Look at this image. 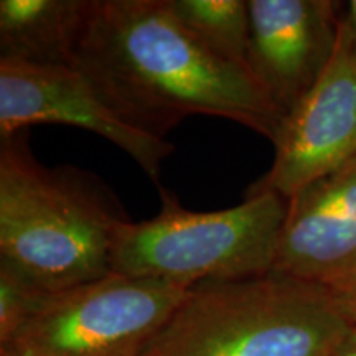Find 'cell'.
Returning <instances> with one entry per match:
<instances>
[{
  "mask_svg": "<svg viewBox=\"0 0 356 356\" xmlns=\"http://www.w3.org/2000/svg\"><path fill=\"white\" fill-rule=\"evenodd\" d=\"M74 68L126 121L162 139L195 114L239 122L273 144L284 124L248 66L204 48L165 0H89Z\"/></svg>",
  "mask_w": 356,
  "mask_h": 356,
  "instance_id": "obj_1",
  "label": "cell"
},
{
  "mask_svg": "<svg viewBox=\"0 0 356 356\" xmlns=\"http://www.w3.org/2000/svg\"><path fill=\"white\" fill-rule=\"evenodd\" d=\"M355 327L340 293L270 270L190 287L142 356H332Z\"/></svg>",
  "mask_w": 356,
  "mask_h": 356,
  "instance_id": "obj_2",
  "label": "cell"
},
{
  "mask_svg": "<svg viewBox=\"0 0 356 356\" xmlns=\"http://www.w3.org/2000/svg\"><path fill=\"white\" fill-rule=\"evenodd\" d=\"M124 220L86 173L38 163L25 131L0 139V262L42 291L111 274L114 233Z\"/></svg>",
  "mask_w": 356,
  "mask_h": 356,
  "instance_id": "obj_3",
  "label": "cell"
},
{
  "mask_svg": "<svg viewBox=\"0 0 356 356\" xmlns=\"http://www.w3.org/2000/svg\"><path fill=\"white\" fill-rule=\"evenodd\" d=\"M152 220L118 225L111 273L193 287L210 280L254 277L274 269L289 200L277 193L244 198L220 211H190L160 186Z\"/></svg>",
  "mask_w": 356,
  "mask_h": 356,
  "instance_id": "obj_4",
  "label": "cell"
},
{
  "mask_svg": "<svg viewBox=\"0 0 356 356\" xmlns=\"http://www.w3.org/2000/svg\"><path fill=\"white\" fill-rule=\"evenodd\" d=\"M188 289L111 273L48 293L0 356H142Z\"/></svg>",
  "mask_w": 356,
  "mask_h": 356,
  "instance_id": "obj_5",
  "label": "cell"
},
{
  "mask_svg": "<svg viewBox=\"0 0 356 356\" xmlns=\"http://www.w3.org/2000/svg\"><path fill=\"white\" fill-rule=\"evenodd\" d=\"M274 147L273 167L244 198L277 193L291 200L356 157V37L343 20L327 68L284 121Z\"/></svg>",
  "mask_w": 356,
  "mask_h": 356,
  "instance_id": "obj_6",
  "label": "cell"
},
{
  "mask_svg": "<svg viewBox=\"0 0 356 356\" xmlns=\"http://www.w3.org/2000/svg\"><path fill=\"white\" fill-rule=\"evenodd\" d=\"M37 124H60L97 134L131 155L157 185L163 160L175 150L167 139L126 121L74 66L0 60V137Z\"/></svg>",
  "mask_w": 356,
  "mask_h": 356,
  "instance_id": "obj_7",
  "label": "cell"
},
{
  "mask_svg": "<svg viewBox=\"0 0 356 356\" xmlns=\"http://www.w3.org/2000/svg\"><path fill=\"white\" fill-rule=\"evenodd\" d=\"M341 12L332 0H249L248 68L284 121L327 68Z\"/></svg>",
  "mask_w": 356,
  "mask_h": 356,
  "instance_id": "obj_8",
  "label": "cell"
},
{
  "mask_svg": "<svg viewBox=\"0 0 356 356\" xmlns=\"http://www.w3.org/2000/svg\"><path fill=\"white\" fill-rule=\"evenodd\" d=\"M273 270L338 293L356 287V157L289 200Z\"/></svg>",
  "mask_w": 356,
  "mask_h": 356,
  "instance_id": "obj_9",
  "label": "cell"
},
{
  "mask_svg": "<svg viewBox=\"0 0 356 356\" xmlns=\"http://www.w3.org/2000/svg\"><path fill=\"white\" fill-rule=\"evenodd\" d=\"M89 0H2L0 60L74 66Z\"/></svg>",
  "mask_w": 356,
  "mask_h": 356,
  "instance_id": "obj_10",
  "label": "cell"
},
{
  "mask_svg": "<svg viewBox=\"0 0 356 356\" xmlns=\"http://www.w3.org/2000/svg\"><path fill=\"white\" fill-rule=\"evenodd\" d=\"M173 19L204 48L248 66L249 0H165Z\"/></svg>",
  "mask_w": 356,
  "mask_h": 356,
  "instance_id": "obj_11",
  "label": "cell"
},
{
  "mask_svg": "<svg viewBox=\"0 0 356 356\" xmlns=\"http://www.w3.org/2000/svg\"><path fill=\"white\" fill-rule=\"evenodd\" d=\"M48 293L19 270L0 262V346L20 330Z\"/></svg>",
  "mask_w": 356,
  "mask_h": 356,
  "instance_id": "obj_12",
  "label": "cell"
},
{
  "mask_svg": "<svg viewBox=\"0 0 356 356\" xmlns=\"http://www.w3.org/2000/svg\"><path fill=\"white\" fill-rule=\"evenodd\" d=\"M341 20H343V24L348 26L350 32L356 37V0H351V2L346 3V7H343Z\"/></svg>",
  "mask_w": 356,
  "mask_h": 356,
  "instance_id": "obj_13",
  "label": "cell"
},
{
  "mask_svg": "<svg viewBox=\"0 0 356 356\" xmlns=\"http://www.w3.org/2000/svg\"><path fill=\"white\" fill-rule=\"evenodd\" d=\"M332 356H356V327Z\"/></svg>",
  "mask_w": 356,
  "mask_h": 356,
  "instance_id": "obj_14",
  "label": "cell"
},
{
  "mask_svg": "<svg viewBox=\"0 0 356 356\" xmlns=\"http://www.w3.org/2000/svg\"><path fill=\"white\" fill-rule=\"evenodd\" d=\"M340 296L345 299L346 305H348L351 315H353V318L356 322V287L351 289V291L346 292V293H340Z\"/></svg>",
  "mask_w": 356,
  "mask_h": 356,
  "instance_id": "obj_15",
  "label": "cell"
}]
</instances>
